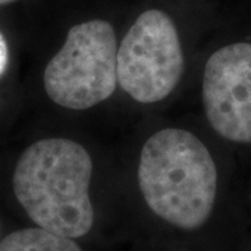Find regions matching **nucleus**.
I'll return each instance as SVG.
<instances>
[{
    "label": "nucleus",
    "instance_id": "f257e3e1",
    "mask_svg": "<svg viewBox=\"0 0 251 251\" xmlns=\"http://www.w3.org/2000/svg\"><path fill=\"white\" fill-rule=\"evenodd\" d=\"M91 173L92 161L82 145L67 138H45L20 156L13 190L39 227L75 239L88 233L94 225Z\"/></svg>",
    "mask_w": 251,
    "mask_h": 251
},
{
    "label": "nucleus",
    "instance_id": "7ed1b4c3",
    "mask_svg": "<svg viewBox=\"0 0 251 251\" xmlns=\"http://www.w3.org/2000/svg\"><path fill=\"white\" fill-rule=\"evenodd\" d=\"M117 49L116 34L108 21L91 20L70 28L44 73L48 97L73 110L106 100L116 90Z\"/></svg>",
    "mask_w": 251,
    "mask_h": 251
},
{
    "label": "nucleus",
    "instance_id": "f03ea898",
    "mask_svg": "<svg viewBox=\"0 0 251 251\" xmlns=\"http://www.w3.org/2000/svg\"><path fill=\"white\" fill-rule=\"evenodd\" d=\"M138 184L155 215L183 230L205 224L218 187L215 162L197 137L163 128L144 144Z\"/></svg>",
    "mask_w": 251,
    "mask_h": 251
},
{
    "label": "nucleus",
    "instance_id": "0eeeda50",
    "mask_svg": "<svg viewBox=\"0 0 251 251\" xmlns=\"http://www.w3.org/2000/svg\"><path fill=\"white\" fill-rule=\"evenodd\" d=\"M7 64H9V48L4 36L0 32V75L6 72Z\"/></svg>",
    "mask_w": 251,
    "mask_h": 251
},
{
    "label": "nucleus",
    "instance_id": "6e6552de",
    "mask_svg": "<svg viewBox=\"0 0 251 251\" xmlns=\"http://www.w3.org/2000/svg\"><path fill=\"white\" fill-rule=\"evenodd\" d=\"M13 1H16V0H0V6H3V4H9V3H13Z\"/></svg>",
    "mask_w": 251,
    "mask_h": 251
},
{
    "label": "nucleus",
    "instance_id": "39448f33",
    "mask_svg": "<svg viewBox=\"0 0 251 251\" xmlns=\"http://www.w3.org/2000/svg\"><path fill=\"white\" fill-rule=\"evenodd\" d=\"M202 102L218 134L233 143L251 144V44L224 46L208 59Z\"/></svg>",
    "mask_w": 251,
    "mask_h": 251
},
{
    "label": "nucleus",
    "instance_id": "423d86ee",
    "mask_svg": "<svg viewBox=\"0 0 251 251\" xmlns=\"http://www.w3.org/2000/svg\"><path fill=\"white\" fill-rule=\"evenodd\" d=\"M0 251H81L73 239L42 227L16 230L0 242Z\"/></svg>",
    "mask_w": 251,
    "mask_h": 251
},
{
    "label": "nucleus",
    "instance_id": "20e7f679",
    "mask_svg": "<svg viewBox=\"0 0 251 251\" xmlns=\"http://www.w3.org/2000/svg\"><path fill=\"white\" fill-rule=\"evenodd\" d=\"M183 69V50L172 18L161 10L143 13L117 49L120 87L137 102L155 103L175 90Z\"/></svg>",
    "mask_w": 251,
    "mask_h": 251
}]
</instances>
